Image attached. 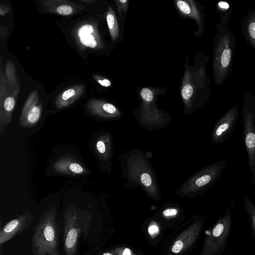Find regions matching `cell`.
<instances>
[{
    "label": "cell",
    "mask_w": 255,
    "mask_h": 255,
    "mask_svg": "<svg viewBox=\"0 0 255 255\" xmlns=\"http://www.w3.org/2000/svg\"><path fill=\"white\" fill-rule=\"evenodd\" d=\"M209 57L197 51L193 65L186 56L180 86V94L186 109L201 107L209 100L211 94L210 78L207 72Z\"/></svg>",
    "instance_id": "cell-1"
},
{
    "label": "cell",
    "mask_w": 255,
    "mask_h": 255,
    "mask_svg": "<svg viewBox=\"0 0 255 255\" xmlns=\"http://www.w3.org/2000/svg\"><path fill=\"white\" fill-rule=\"evenodd\" d=\"M213 39L212 67L216 85H222L231 74L236 51V36L229 28L228 23L218 22Z\"/></svg>",
    "instance_id": "cell-2"
},
{
    "label": "cell",
    "mask_w": 255,
    "mask_h": 255,
    "mask_svg": "<svg viewBox=\"0 0 255 255\" xmlns=\"http://www.w3.org/2000/svg\"><path fill=\"white\" fill-rule=\"evenodd\" d=\"M243 136L251 181L255 189V95L245 92L242 105Z\"/></svg>",
    "instance_id": "cell-3"
},
{
    "label": "cell",
    "mask_w": 255,
    "mask_h": 255,
    "mask_svg": "<svg viewBox=\"0 0 255 255\" xmlns=\"http://www.w3.org/2000/svg\"><path fill=\"white\" fill-rule=\"evenodd\" d=\"M232 225V209L227 208L212 227L208 237V255H222L227 245Z\"/></svg>",
    "instance_id": "cell-4"
},
{
    "label": "cell",
    "mask_w": 255,
    "mask_h": 255,
    "mask_svg": "<svg viewBox=\"0 0 255 255\" xmlns=\"http://www.w3.org/2000/svg\"><path fill=\"white\" fill-rule=\"evenodd\" d=\"M36 254L52 253L57 247L55 227L52 214H48L42 220L33 238Z\"/></svg>",
    "instance_id": "cell-5"
},
{
    "label": "cell",
    "mask_w": 255,
    "mask_h": 255,
    "mask_svg": "<svg viewBox=\"0 0 255 255\" xmlns=\"http://www.w3.org/2000/svg\"><path fill=\"white\" fill-rule=\"evenodd\" d=\"M239 117L237 104L231 107L217 122L213 128L212 140L216 144L222 143L232 134Z\"/></svg>",
    "instance_id": "cell-6"
},
{
    "label": "cell",
    "mask_w": 255,
    "mask_h": 255,
    "mask_svg": "<svg viewBox=\"0 0 255 255\" xmlns=\"http://www.w3.org/2000/svg\"><path fill=\"white\" fill-rule=\"evenodd\" d=\"M175 4L182 16L194 20L197 25L195 35L200 37L205 29V15L203 6H200L197 1L193 0H176Z\"/></svg>",
    "instance_id": "cell-7"
},
{
    "label": "cell",
    "mask_w": 255,
    "mask_h": 255,
    "mask_svg": "<svg viewBox=\"0 0 255 255\" xmlns=\"http://www.w3.org/2000/svg\"><path fill=\"white\" fill-rule=\"evenodd\" d=\"M41 113L40 105L36 101L29 100L25 104L19 118V125L23 128L34 126L39 121Z\"/></svg>",
    "instance_id": "cell-8"
},
{
    "label": "cell",
    "mask_w": 255,
    "mask_h": 255,
    "mask_svg": "<svg viewBox=\"0 0 255 255\" xmlns=\"http://www.w3.org/2000/svg\"><path fill=\"white\" fill-rule=\"evenodd\" d=\"M241 26L243 36L247 43L254 49L255 54V10L248 11L242 20Z\"/></svg>",
    "instance_id": "cell-9"
},
{
    "label": "cell",
    "mask_w": 255,
    "mask_h": 255,
    "mask_svg": "<svg viewBox=\"0 0 255 255\" xmlns=\"http://www.w3.org/2000/svg\"><path fill=\"white\" fill-rule=\"evenodd\" d=\"M55 171L62 174L78 175L87 172L86 169L81 164L70 158H61L53 166Z\"/></svg>",
    "instance_id": "cell-10"
},
{
    "label": "cell",
    "mask_w": 255,
    "mask_h": 255,
    "mask_svg": "<svg viewBox=\"0 0 255 255\" xmlns=\"http://www.w3.org/2000/svg\"><path fill=\"white\" fill-rule=\"evenodd\" d=\"M88 107L91 112L101 117L111 118L119 115V111L114 105L104 101H92Z\"/></svg>",
    "instance_id": "cell-11"
},
{
    "label": "cell",
    "mask_w": 255,
    "mask_h": 255,
    "mask_svg": "<svg viewBox=\"0 0 255 255\" xmlns=\"http://www.w3.org/2000/svg\"><path fill=\"white\" fill-rule=\"evenodd\" d=\"M80 87L70 88L65 91L57 99L56 104L58 108L67 107L74 102L82 93Z\"/></svg>",
    "instance_id": "cell-12"
},
{
    "label": "cell",
    "mask_w": 255,
    "mask_h": 255,
    "mask_svg": "<svg viewBox=\"0 0 255 255\" xmlns=\"http://www.w3.org/2000/svg\"><path fill=\"white\" fill-rule=\"evenodd\" d=\"M93 32L94 28L91 24H85L79 28L78 35L82 44L91 48L97 47L98 42L93 35Z\"/></svg>",
    "instance_id": "cell-13"
},
{
    "label": "cell",
    "mask_w": 255,
    "mask_h": 255,
    "mask_svg": "<svg viewBox=\"0 0 255 255\" xmlns=\"http://www.w3.org/2000/svg\"><path fill=\"white\" fill-rule=\"evenodd\" d=\"M23 221V219H13L5 225L0 233V244L10 239L19 230Z\"/></svg>",
    "instance_id": "cell-14"
},
{
    "label": "cell",
    "mask_w": 255,
    "mask_h": 255,
    "mask_svg": "<svg viewBox=\"0 0 255 255\" xmlns=\"http://www.w3.org/2000/svg\"><path fill=\"white\" fill-rule=\"evenodd\" d=\"M106 20L111 37L115 41L119 36V27L115 13L111 6L107 12Z\"/></svg>",
    "instance_id": "cell-15"
},
{
    "label": "cell",
    "mask_w": 255,
    "mask_h": 255,
    "mask_svg": "<svg viewBox=\"0 0 255 255\" xmlns=\"http://www.w3.org/2000/svg\"><path fill=\"white\" fill-rule=\"evenodd\" d=\"M216 10L219 15V22L229 23L232 12V6L225 1H219L216 4Z\"/></svg>",
    "instance_id": "cell-16"
},
{
    "label": "cell",
    "mask_w": 255,
    "mask_h": 255,
    "mask_svg": "<svg viewBox=\"0 0 255 255\" xmlns=\"http://www.w3.org/2000/svg\"><path fill=\"white\" fill-rule=\"evenodd\" d=\"M245 211L248 216L253 236L255 240V204L249 196L244 198Z\"/></svg>",
    "instance_id": "cell-17"
},
{
    "label": "cell",
    "mask_w": 255,
    "mask_h": 255,
    "mask_svg": "<svg viewBox=\"0 0 255 255\" xmlns=\"http://www.w3.org/2000/svg\"><path fill=\"white\" fill-rule=\"evenodd\" d=\"M77 237V230L72 227L67 231L65 239V247L67 255H72L75 252Z\"/></svg>",
    "instance_id": "cell-18"
},
{
    "label": "cell",
    "mask_w": 255,
    "mask_h": 255,
    "mask_svg": "<svg viewBox=\"0 0 255 255\" xmlns=\"http://www.w3.org/2000/svg\"><path fill=\"white\" fill-rule=\"evenodd\" d=\"M118 7V12L121 17L126 15L128 6L129 1L128 0H119L115 1Z\"/></svg>",
    "instance_id": "cell-19"
},
{
    "label": "cell",
    "mask_w": 255,
    "mask_h": 255,
    "mask_svg": "<svg viewBox=\"0 0 255 255\" xmlns=\"http://www.w3.org/2000/svg\"><path fill=\"white\" fill-rule=\"evenodd\" d=\"M56 11L61 15H66L70 14L73 11V9L69 5H62L57 8Z\"/></svg>",
    "instance_id": "cell-20"
},
{
    "label": "cell",
    "mask_w": 255,
    "mask_h": 255,
    "mask_svg": "<svg viewBox=\"0 0 255 255\" xmlns=\"http://www.w3.org/2000/svg\"><path fill=\"white\" fill-rule=\"evenodd\" d=\"M141 181L143 185L146 187L150 186L152 184V179L150 176L147 173H143L141 176Z\"/></svg>",
    "instance_id": "cell-21"
},
{
    "label": "cell",
    "mask_w": 255,
    "mask_h": 255,
    "mask_svg": "<svg viewBox=\"0 0 255 255\" xmlns=\"http://www.w3.org/2000/svg\"><path fill=\"white\" fill-rule=\"evenodd\" d=\"M96 147L98 151L103 154L106 151V144L103 140H99L96 143Z\"/></svg>",
    "instance_id": "cell-22"
},
{
    "label": "cell",
    "mask_w": 255,
    "mask_h": 255,
    "mask_svg": "<svg viewBox=\"0 0 255 255\" xmlns=\"http://www.w3.org/2000/svg\"><path fill=\"white\" fill-rule=\"evenodd\" d=\"M183 247V243L181 240H178L175 242L172 248V251L174 253L180 252Z\"/></svg>",
    "instance_id": "cell-23"
},
{
    "label": "cell",
    "mask_w": 255,
    "mask_h": 255,
    "mask_svg": "<svg viewBox=\"0 0 255 255\" xmlns=\"http://www.w3.org/2000/svg\"><path fill=\"white\" fill-rule=\"evenodd\" d=\"M177 213V210L175 209H167L164 210L163 214L166 216H171L175 215Z\"/></svg>",
    "instance_id": "cell-24"
},
{
    "label": "cell",
    "mask_w": 255,
    "mask_h": 255,
    "mask_svg": "<svg viewBox=\"0 0 255 255\" xmlns=\"http://www.w3.org/2000/svg\"><path fill=\"white\" fill-rule=\"evenodd\" d=\"M98 83L102 86L106 87H109L111 85V82L107 79H98Z\"/></svg>",
    "instance_id": "cell-25"
},
{
    "label": "cell",
    "mask_w": 255,
    "mask_h": 255,
    "mask_svg": "<svg viewBox=\"0 0 255 255\" xmlns=\"http://www.w3.org/2000/svg\"><path fill=\"white\" fill-rule=\"evenodd\" d=\"M158 227L155 225L151 226L148 228V232L150 234H155L158 232Z\"/></svg>",
    "instance_id": "cell-26"
},
{
    "label": "cell",
    "mask_w": 255,
    "mask_h": 255,
    "mask_svg": "<svg viewBox=\"0 0 255 255\" xmlns=\"http://www.w3.org/2000/svg\"><path fill=\"white\" fill-rule=\"evenodd\" d=\"M123 255H131V253L128 249H126L124 251Z\"/></svg>",
    "instance_id": "cell-27"
},
{
    "label": "cell",
    "mask_w": 255,
    "mask_h": 255,
    "mask_svg": "<svg viewBox=\"0 0 255 255\" xmlns=\"http://www.w3.org/2000/svg\"><path fill=\"white\" fill-rule=\"evenodd\" d=\"M102 255H113L110 253H104Z\"/></svg>",
    "instance_id": "cell-28"
}]
</instances>
